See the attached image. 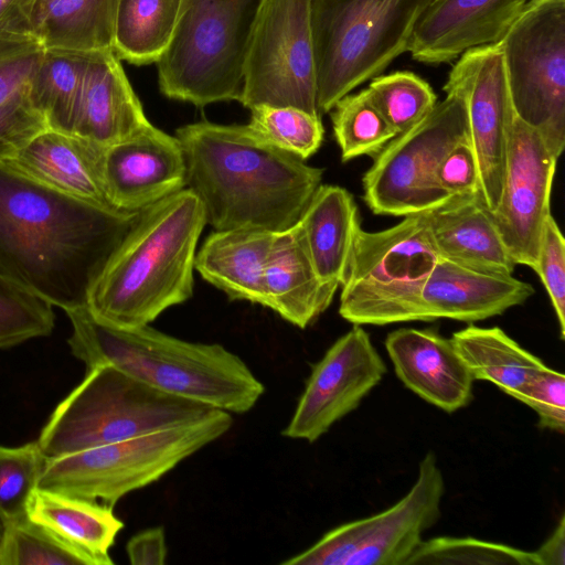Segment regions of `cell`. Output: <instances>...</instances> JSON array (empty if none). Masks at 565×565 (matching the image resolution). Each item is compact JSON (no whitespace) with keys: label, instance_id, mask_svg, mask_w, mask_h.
Returning a JSON list of instances; mask_svg holds the SVG:
<instances>
[{"label":"cell","instance_id":"cell-1","mask_svg":"<svg viewBox=\"0 0 565 565\" xmlns=\"http://www.w3.org/2000/svg\"><path fill=\"white\" fill-rule=\"evenodd\" d=\"M138 214L71 196L0 161V275L65 312L86 307Z\"/></svg>","mask_w":565,"mask_h":565},{"label":"cell","instance_id":"cell-2","mask_svg":"<svg viewBox=\"0 0 565 565\" xmlns=\"http://www.w3.org/2000/svg\"><path fill=\"white\" fill-rule=\"evenodd\" d=\"M186 188L201 201L214 230L280 232L301 217L323 169L277 148L248 125L210 121L177 129Z\"/></svg>","mask_w":565,"mask_h":565},{"label":"cell","instance_id":"cell-3","mask_svg":"<svg viewBox=\"0 0 565 565\" xmlns=\"http://www.w3.org/2000/svg\"><path fill=\"white\" fill-rule=\"evenodd\" d=\"M72 354L88 367L107 364L168 394L243 414L265 387L247 364L217 343L189 342L149 324L120 328L86 307L66 312Z\"/></svg>","mask_w":565,"mask_h":565},{"label":"cell","instance_id":"cell-4","mask_svg":"<svg viewBox=\"0 0 565 565\" xmlns=\"http://www.w3.org/2000/svg\"><path fill=\"white\" fill-rule=\"evenodd\" d=\"M205 225L202 203L188 188L139 212L95 281L87 308L107 323L135 328L186 301Z\"/></svg>","mask_w":565,"mask_h":565},{"label":"cell","instance_id":"cell-5","mask_svg":"<svg viewBox=\"0 0 565 565\" xmlns=\"http://www.w3.org/2000/svg\"><path fill=\"white\" fill-rule=\"evenodd\" d=\"M215 411L100 364L88 367L58 403L36 441L47 459L56 458L191 424Z\"/></svg>","mask_w":565,"mask_h":565},{"label":"cell","instance_id":"cell-6","mask_svg":"<svg viewBox=\"0 0 565 565\" xmlns=\"http://www.w3.org/2000/svg\"><path fill=\"white\" fill-rule=\"evenodd\" d=\"M431 1L311 0L320 115L407 51L414 26Z\"/></svg>","mask_w":565,"mask_h":565},{"label":"cell","instance_id":"cell-7","mask_svg":"<svg viewBox=\"0 0 565 565\" xmlns=\"http://www.w3.org/2000/svg\"><path fill=\"white\" fill-rule=\"evenodd\" d=\"M531 284L439 258L424 277L390 285L341 286L339 313L353 324L385 326L451 319L476 322L523 305Z\"/></svg>","mask_w":565,"mask_h":565},{"label":"cell","instance_id":"cell-8","mask_svg":"<svg viewBox=\"0 0 565 565\" xmlns=\"http://www.w3.org/2000/svg\"><path fill=\"white\" fill-rule=\"evenodd\" d=\"M265 0H183L174 36L158 61L159 87L195 106L238 100L248 42Z\"/></svg>","mask_w":565,"mask_h":565},{"label":"cell","instance_id":"cell-9","mask_svg":"<svg viewBox=\"0 0 565 565\" xmlns=\"http://www.w3.org/2000/svg\"><path fill=\"white\" fill-rule=\"evenodd\" d=\"M232 424L231 413L216 409L191 424L50 458L38 487L114 508L222 437Z\"/></svg>","mask_w":565,"mask_h":565},{"label":"cell","instance_id":"cell-10","mask_svg":"<svg viewBox=\"0 0 565 565\" xmlns=\"http://www.w3.org/2000/svg\"><path fill=\"white\" fill-rule=\"evenodd\" d=\"M500 44L515 116L558 160L565 146V0H536Z\"/></svg>","mask_w":565,"mask_h":565},{"label":"cell","instance_id":"cell-11","mask_svg":"<svg viewBox=\"0 0 565 565\" xmlns=\"http://www.w3.org/2000/svg\"><path fill=\"white\" fill-rule=\"evenodd\" d=\"M465 140L470 137L463 100L446 94L424 119L373 157L362 179L367 207L374 214L405 217L445 204L451 198L435 185L433 173L444 154Z\"/></svg>","mask_w":565,"mask_h":565},{"label":"cell","instance_id":"cell-12","mask_svg":"<svg viewBox=\"0 0 565 565\" xmlns=\"http://www.w3.org/2000/svg\"><path fill=\"white\" fill-rule=\"evenodd\" d=\"M445 479L433 451L420 460L415 483L396 503L343 523L284 565H405L441 515Z\"/></svg>","mask_w":565,"mask_h":565},{"label":"cell","instance_id":"cell-13","mask_svg":"<svg viewBox=\"0 0 565 565\" xmlns=\"http://www.w3.org/2000/svg\"><path fill=\"white\" fill-rule=\"evenodd\" d=\"M310 2L265 0L243 65L238 102L244 107L292 106L320 115Z\"/></svg>","mask_w":565,"mask_h":565},{"label":"cell","instance_id":"cell-14","mask_svg":"<svg viewBox=\"0 0 565 565\" xmlns=\"http://www.w3.org/2000/svg\"><path fill=\"white\" fill-rule=\"evenodd\" d=\"M465 104L470 142L477 159L481 199L497 207L505 174L509 134L515 116L507 83L501 44L461 54L444 85Z\"/></svg>","mask_w":565,"mask_h":565},{"label":"cell","instance_id":"cell-15","mask_svg":"<svg viewBox=\"0 0 565 565\" xmlns=\"http://www.w3.org/2000/svg\"><path fill=\"white\" fill-rule=\"evenodd\" d=\"M386 365L370 334L353 324L311 370L289 424L287 438L315 443L358 408L382 381Z\"/></svg>","mask_w":565,"mask_h":565},{"label":"cell","instance_id":"cell-16","mask_svg":"<svg viewBox=\"0 0 565 565\" xmlns=\"http://www.w3.org/2000/svg\"><path fill=\"white\" fill-rule=\"evenodd\" d=\"M557 159L541 135L514 116L502 192L491 217L515 265L533 270L550 201Z\"/></svg>","mask_w":565,"mask_h":565},{"label":"cell","instance_id":"cell-17","mask_svg":"<svg viewBox=\"0 0 565 565\" xmlns=\"http://www.w3.org/2000/svg\"><path fill=\"white\" fill-rule=\"evenodd\" d=\"M102 175L109 206L139 213L186 188L182 147L150 122L115 143L104 147Z\"/></svg>","mask_w":565,"mask_h":565},{"label":"cell","instance_id":"cell-18","mask_svg":"<svg viewBox=\"0 0 565 565\" xmlns=\"http://www.w3.org/2000/svg\"><path fill=\"white\" fill-rule=\"evenodd\" d=\"M535 1L433 0L414 26L407 52L420 63H450L471 49L500 43Z\"/></svg>","mask_w":565,"mask_h":565},{"label":"cell","instance_id":"cell-19","mask_svg":"<svg viewBox=\"0 0 565 565\" xmlns=\"http://www.w3.org/2000/svg\"><path fill=\"white\" fill-rule=\"evenodd\" d=\"M399 381L413 393L446 413L473 398V377L451 339L433 329L399 328L384 342Z\"/></svg>","mask_w":565,"mask_h":565},{"label":"cell","instance_id":"cell-20","mask_svg":"<svg viewBox=\"0 0 565 565\" xmlns=\"http://www.w3.org/2000/svg\"><path fill=\"white\" fill-rule=\"evenodd\" d=\"M113 50L92 52L74 111L71 134L107 147L149 124Z\"/></svg>","mask_w":565,"mask_h":565},{"label":"cell","instance_id":"cell-21","mask_svg":"<svg viewBox=\"0 0 565 565\" xmlns=\"http://www.w3.org/2000/svg\"><path fill=\"white\" fill-rule=\"evenodd\" d=\"M427 213L403 217L396 225L356 230L343 285H390L419 279L438 262Z\"/></svg>","mask_w":565,"mask_h":565},{"label":"cell","instance_id":"cell-22","mask_svg":"<svg viewBox=\"0 0 565 565\" xmlns=\"http://www.w3.org/2000/svg\"><path fill=\"white\" fill-rule=\"evenodd\" d=\"M103 151L82 137L47 128L3 162L60 192L110 207L103 185Z\"/></svg>","mask_w":565,"mask_h":565},{"label":"cell","instance_id":"cell-23","mask_svg":"<svg viewBox=\"0 0 565 565\" xmlns=\"http://www.w3.org/2000/svg\"><path fill=\"white\" fill-rule=\"evenodd\" d=\"M266 308L306 329L331 305L337 292L318 275L297 222L276 232L265 267Z\"/></svg>","mask_w":565,"mask_h":565},{"label":"cell","instance_id":"cell-24","mask_svg":"<svg viewBox=\"0 0 565 565\" xmlns=\"http://www.w3.org/2000/svg\"><path fill=\"white\" fill-rule=\"evenodd\" d=\"M426 213L439 258L483 273L513 274L516 265L480 195L451 198Z\"/></svg>","mask_w":565,"mask_h":565},{"label":"cell","instance_id":"cell-25","mask_svg":"<svg viewBox=\"0 0 565 565\" xmlns=\"http://www.w3.org/2000/svg\"><path fill=\"white\" fill-rule=\"evenodd\" d=\"M275 233L214 230L196 250L194 269L230 299L266 307L265 267Z\"/></svg>","mask_w":565,"mask_h":565},{"label":"cell","instance_id":"cell-26","mask_svg":"<svg viewBox=\"0 0 565 565\" xmlns=\"http://www.w3.org/2000/svg\"><path fill=\"white\" fill-rule=\"evenodd\" d=\"M111 507L36 487L26 516L68 547L89 565H113L109 550L124 527Z\"/></svg>","mask_w":565,"mask_h":565},{"label":"cell","instance_id":"cell-27","mask_svg":"<svg viewBox=\"0 0 565 565\" xmlns=\"http://www.w3.org/2000/svg\"><path fill=\"white\" fill-rule=\"evenodd\" d=\"M298 222L318 275L338 290L345 279L354 236L361 226L353 195L340 185L321 184Z\"/></svg>","mask_w":565,"mask_h":565},{"label":"cell","instance_id":"cell-28","mask_svg":"<svg viewBox=\"0 0 565 565\" xmlns=\"http://www.w3.org/2000/svg\"><path fill=\"white\" fill-rule=\"evenodd\" d=\"M118 0H39L31 35L44 50H113ZM114 51V50H113Z\"/></svg>","mask_w":565,"mask_h":565},{"label":"cell","instance_id":"cell-29","mask_svg":"<svg viewBox=\"0 0 565 565\" xmlns=\"http://www.w3.org/2000/svg\"><path fill=\"white\" fill-rule=\"evenodd\" d=\"M450 339L473 380L488 381L513 398L547 366L499 327L469 324Z\"/></svg>","mask_w":565,"mask_h":565},{"label":"cell","instance_id":"cell-30","mask_svg":"<svg viewBox=\"0 0 565 565\" xmlns=\"http://www.w3.org/2000/svg\"><path fill=\"white\" fill-rule=\"evenodd\" d=\"M183 0H118L113 50L136 65L158 63L180 20Z\"/></svg>","mask_w":565,"mask_h":565},{"label":"cell","instance_id":"cell-31","mask_svg":"<svg viewBox=\"0 0 565 565\" xmlns=\"http://www.w3.org/2000/svg\"><path fill=\"white\" fill-rule=\"evenodd\" d=\"M90 53L44 50L30 78L26 95L47 128L71 134Z\"/></svg>","mask_w":565,"mask_h":565},{"label":"cell","instance_id":"cell-32","mask_svg":"<svg viewBox=\"0 0 565 565\" xmlns=\"http://www.w3.org/2000/svg\"><path fill=\"white\" fill-rule=\"evenodd\" d=\"M341 160L374 157L396 136L367 89L340 98L329 111Z\"/></svg>","mask_w":565,"mask_h":565},{"label":"cell","instance_id":"cell-33","mask_svg":"<svg viewBox=\"0 0 565 565\" xmlns=\"http://www.w3.org/2000/svg\"><path fill=\"white\" fill-rule=\"evenodd\" d=\"M366 89L396 135L418 124L437 104L430 85L412 72L379 75Z\"/></svg>","mask_w":565,"mask_h":565},{"label":"cell","instance_id":"cell-34","mask_svg":"<svg viewBox=\"0 0 565 565\" xmlns=\"http://www.w3.org/2000/svg\"><path fill=\"white\" fill-rule=\"evenodd\" d=\"M247 125L266 141L303 160L319 150L324 136L320 115L292 106L253 107Z\"/></svg>","mask_w":565,"mask_h":565},{"label":"cell","instance_id":"cell-35","mask_svg":"<svg viewBox=\"0 0 565 565\" xmlns=\"http://www.w3.org/2000/svg\"><path fill=\"white\" fill-rule=\"evenodd\" d=\"M540 565L534 552L475 537L423 540L405 565Z\"/></svg>","mask_w":565,"mask_h":565},{"label":"cell","instance_id":"cell-36","mask_svg":"<svg viewBox=\"0 0 565 565\" xmlns=\"http://www.w3.org/2000/svg\"><path fill=\"white\" fill-rule=\"evenodd\" d=\"M0 565H89L28 516L2 523Z\"/></svg>","mask_w":565,"mask_h":565},{"label":"cell","instance_id":"cell-37","mask_svg":"<svg viewBox=\"0 0 565 565\" xmlns=\"http://www.w3.org/2000/svg\"><path fill=\"white\" fill-rule=\"evenodd\" d=\"M47 458L39 443L18 447L0 445V521L26 516L29 499L38 487Z\"/></svg>","mask_w":565,"mask_h":565},{"label":"cell","instance_id":"cell-38","mask_svg":"<svg viewBox=\"0 0 565 565\" xmlns=\"http://www.w3.org/2000/svg\"><path fill=\"white\" fill-rule=\"evenodd\" d=\"M54 322L53 306L0 275V349L46 337Z\"/></svg>","mask_w":565,"mask_h":565},{"label":"cell","instance_id":"cell-39","mask_svg":"<svg viewBox=\"0 0 565 565\" xmlns=\"http://www.w3.org/2000/svg\"><path fill=\"white\" fill-rule=\"evenodd\" d=\"M43 53L32 35L0 30V104L26 92Z\"/></svg>","mask_w":565,"mask_h":565},{"label":"cell","instance_id":"cell-40","mask_svg":"<svg viewBox=\"0 0 565 565\" xmlns=\"http://www.w3.org/2000/svg\"><path fill=\"white\" fill-rule=\"evenodd\" d=\"M535 273L541 278L556 315L559 337L565 339V239L550 214L542 230Z\"/></svg>","mask_w":565,"mask_h":565},{"label":"cell","instance_id":"cell-41","mask_svg":"<svg viewBox=\"0 0 565 565\" xmlns=\"http://www.w3.org/2000/svg\"><path fill=\"white\" fill-rule=\"evenodd\" d=\"M537 415V425L563 434L565 431V376L548 366L541 371L514 397Z\"/></svg>","mask_w":565,"mask_h":565},{"label":"cell","instance_id":"cell-42","mask_svg":"<svg viewBox=\"0 0 565 565\" xmlns=\"http://www.w3.org/2000/svg\"><path fill=\"white\" fill-rule=\"evenodd\" d=\"M47 129L26 92L0 104V161L13 158L32 138Z\"/></svg>","mask_w":565,"mask_h":565},{"label":"cell","instance_id":"cell-43","mask_svg":"<svg viewBox=\"0 0 565 565\" xmlns=\"http://www.w3.org/2000/svg\"><path fill=\"white\" fill-rule=\"evenodd\" d=\"M433 179L450 198L481 196L479 168L470 140L459 142L444 154Z\"/></svg>","mask_w":565,"mask_h":565},{"label":"cell","instance_id":"cell-44","mask_svg":"<svg viewBox=\"0 0 565 565\" xmlns=\"http://www.w3.org/2000/svg\"><path fill=\"white\" fill-rule=\"evenodd\" d=\"M126 552L132 565H162L168 548L164 530L161 526L143 530L127 542Z\"/></svg>","mask_w":565,"mask_h":565},{"label":"cell","instance_id":"cell-45","mask_svg":"<svg viewBox=\"0 0 565 565\" xmlns=\"http://www.w3.org/2000/svg\"><path fill=\"white\" fill-rule=\"evenodd\" d=\"M39 0H0V30L31 35L33 11Z\"/></svg>","mask_w":565,"mask_h":565},{"label":"cell","instance_id":"cell-46","mask_svg":"<svg viewBox=\"0 0 565 565\" xmlns=\"http://www.w3.org/2000/svg\"><path fill=\"white\" fill-rule=\"evenodd\" d=\"M540 565L565 564V515L562 514L550 536L534 551Z\"/></svg>","mask_w":565,"mask_h":565},{"label":"cell","instance_id":"cell-47","mask_svg":"<svg viewBox=\"0 0 565 565\" xmlns=\"http://www.w3.org/2000/svg\"><path fill=\"white\" fill-rule=\"evenodd\" d=\"M1 530H2V522L0 521V534H1Z\"/></svg>","mask_w":565,"mask_h":565}]
</instances>
